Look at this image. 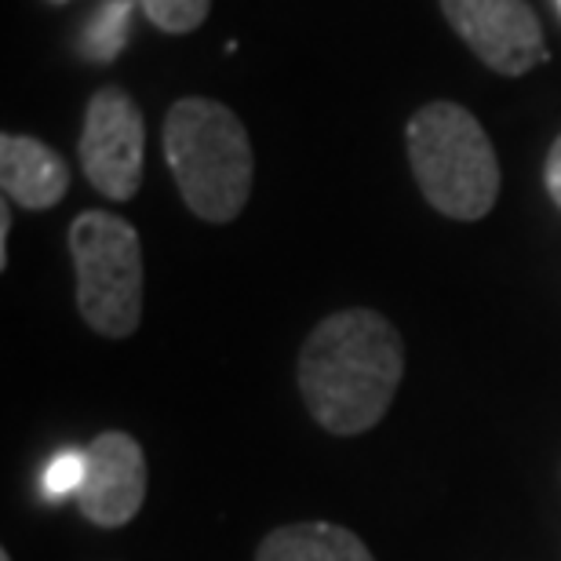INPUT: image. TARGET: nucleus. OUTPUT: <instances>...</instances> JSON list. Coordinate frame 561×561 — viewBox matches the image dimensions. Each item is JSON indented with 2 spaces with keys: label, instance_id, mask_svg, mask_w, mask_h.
Wrapping results in <instances>:
<instances>
[{
  "label": "nucleus",
  "instance_id": "nucleus-1",
  "mask_svg": "<svg viewBox=\"0 0 561 561\" xmlns=\"http://www.w3.org/2000/svg\"><path fill=\"white\" fill-rule=\"evenodd\" d=\"M299 394L329 434H365L387 416L405 346L383 313L354 307L324 318L299 351Z\"/></svg>",
  "mask_w": 561,
  "mask_h": 561
},
{
  "label": "nucleus",
  "instance_id": "nucleus-2",
  "mask_svg": "<svg viewBox=\"0 0 561 561\" xmlns=\"http://www.w3.org/2000/svg\"><path fill=\"white\" fill-rule=\"evenodd\" d=\"M164 157L183 205L205 222L241 216L252 194L255 157L249 131L216 99H179L164 117Z\"/></svg>",
  "mask_w": 561,
  "mask_h": 561
},
{
  "label": "nucleus",
  "instance_id": "nucleus-3",
  "mask_svg": "<svg viewBox=\"0 0 561 561\" xmlns=\"http://www.w3.org/2000/svg\"><path fill=\"white\" fill-rule=\"evenodd\" d=\"M409 164L423 197L448 219L478 222L500 197V161L481 121L459 103H426L405 128Z\"/></svg>",
  "mask_w": 561,
  "mask_h": 561
},
{
  "label": "nucleus",
  "instance_id": "nucleus-4",
  "mask_svg": "<svg viewBox=\"0 0 561 561\" xmlns=\"http://www.w3.org/2000/svg\"><path fill=\"white\" fill-rule=\"evenodd\" d=\"M77 310L106 340H128L142 321L139 230L114 211H81L70 222Z\"/></svg>",
  "mask_w": 561,
  "mask_h": 561
},
{
  "label": "nucleus",
  "instance_id": "nucleus-5",
  "mask_svg": "<svg viewBox=\"0 0 561 561\" xmlns=\"http://www.w3.org/2000/svg\"><path fill=\"white\" fill-rule=\"evenodd\" d=\"M81 168L99 194L110 201H131L142 186L146 125L142 110L125 88L110 84L88 99L81 142Z\"/></svg>",
  "mask_w": 561,
  "mask_h": 561
},
{
  "label": "nucleus",
  "instance_id": "nucleus-6",
  "mask_svg": "<svg viewBox=\"0 0 561 561\" xmlns=\"http://www.w3.org/2000/svg\"><path fill=\"white\" fill-rule=\"evenodd\" d=\"M442 15L459 41L503 77H522L551 59L529 0H442Z\"/></svg>",
  "mask_w": 561,
  "mask_h": 561
},
{
  "label": "nucleus",
  "instance_id": "nucleus-7",
  "mask_svg": "<svg viewBox=\"0 0 561 561\" xmlns=\"http://www.w3.org/2000/svg\"><path fill=\"white\" fill-rule=\"evenodd\" d=\"M84 456L88 470L77 492V507L99 529H121L142 511L146 500L142 445L125 431H106L84 448Z\"/></svg>",
  "mask_w": 561,
  "mask_h": 561
},
{
  "label": "nucleus",
  "instance_id": "nucleus-8",
  "mask_svg": "<svg viewBox=\"0 0 561 561\" xmlns=\"http://www.w3.org/2000/svg\"><path fill=\"white\" fill-rule=\"evenodd\" d=\"M0 186L11 205L44 211L55 208L70 190V168L48 142L33 136H0Z\"/></svg>",
  "mask_w": 561,
  "mask_h": 561
},
{
  "label": "nucleus",
  "instance_id": "nucleus-9",
  "mask_svg": "<svg viewBox=\"0 0 561 561\" xmlns=\"http://www.w3.org/2000/svg\"><path fill=\"white\" fill-rule=\"evenodd\" d=\"M255 561H376L351 529L329 522H299L274 529L255 551Z\"/></svg>",
  "mask_w": 561,
  "mask_h": 561
},
{
  "label": "nucleus",
  "instance_id": "nucleus-10",
  "mask_svg": "<svg viewBox=\"0 0 561 561\" xmlns=\"http://www.w3.org/2000/svg\"><path fill=\"white\" fill-rule=\"evenodd\" d=\"M139 0H106L103 8L88 19V30L81 37V51L88 55L92 62H114L121 48L128 44L131 37V8Z\"/></svg>",
  "mask_w": 561,
  "mask_h": 561
},
{
  "label": "nucleus",
  "instance_id": "nucleus-11",
  "mask_svg": "<svg viewBox=\"0 0 561 561\" xmlns=\"http://www.w3.org/2000/svg\"><path fill=\"white\" fill-rule=\"evenodd\" d=\"M84 470H88V456L84 448H59L48 463H44L41 474V492L48 496V503H62V500H77V492L84 485Z\"/></svg>",
  "mask_w": 561,
  "mask_h": 561
},
{
  "label": "nucleus",
  "instance_id": "nucleus-12",
  "mask_svg": "<svg viewBox=\"0 0 561 561\" xmlns=\"http://www.w3.org/2000/svg\"><path fill=\"white\" fill-rule=\"evenodd\" d=\"M139 8L161 33L183 37V33H194L208 19L211 0H139Z\"/></svg>",
  "mask_w": 561,
  "mask_h": 561
},
{
  "label": "nucleus",
  "instance_id": "nucleus-13",
  "mask_svg": "<svg viewBox=\"0 0 561 561\" xmlns=\"http://www.w3.org/2000/svg\"><path fill=\"white\" fill-rule=\"evenodd\" d=\"M543 183H547V194L561 208V136L554 139L551 153H547V164H543Z\"/></svg>",
  "mask_w": 561,
  "mask_h": 561
},
{
  "label": "nucleus",
  "instance_id": "nucleus-14",
  "mask_svg": "<svg viewBox=\"0 0 561 561\" xmlns=\"http://www.w3.org/2000/svg\"><path fill=\"white\" fill-rule=\"evenodd\" d=\"M8 241H11V201L0 205V271L8 266Z\"/></svg>",
  "mask_w": 561,
  "mask_h": 561
},
{
  "label": "nucleus",
  "instance_id": "nucleus-15",
  "mask_svg": "<svg viewBox=\"0 0 561 561\" xmlns=\"http://www.w3.org/2000/svg\"><path fill=\"white\" fill-rule=\"evenodd\" d=\"M0 561H11V554H8V551H0Z\"/></svg>",
  "mask_w": 561,
  "mask_h": 561
},
{
  "label": "nucleus",
  "instance_id": "nucleus-16",
  "mask_svg": "<svg viewBox=\"0 0 561 561\" xmlns=\"http://www.w3.org/2000/svg\"><path fill=\"white\" fill-rule=\"evenodd\" d=\"M51 4H66V0H51Z\"/></svg>",
  "mask_w": 561,
  "mask_h": 561
},
{
  "label": "nucleus",
  "instance_id": "nucleus-17",
  "mask_svg": "<svg viewBox=\"0 0 561 561\" xmlns=\"http://www.w3.org/2000/svg\"><path fill=\"white\" fill-rule=\"evenodd\" d=\"M558 8H561V0H558Z\"/></svg>",
  "mask_w": 561,
  "mask_h": 561
}]
</instances>
